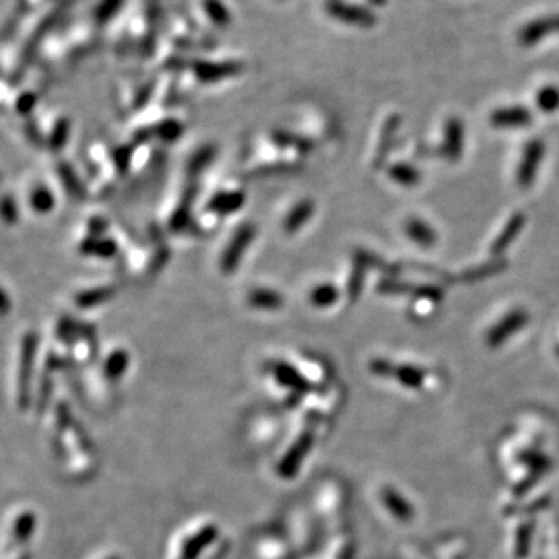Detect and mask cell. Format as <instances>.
I'll use <instances>...</instances> for the list:
<instances>
[{
  "instance_id": "19",
  "label": "cell",
  "mask_w": 559,
  "mask_h": 559,
  "mask_svg": "<svg viewBox=\"0 0 559 559\" xmlns=\"http://www.w3.org/2000/svg\"><path fill=\"white\" fill-rule=\"evenodd\" d=\"M339 292L333 284H319L310 292V302L317 308H328L338 302Z\"/></svg>"
},
{
  "instance_id": "34",
  "label": "cell",
  "mask_w": 559,
  "mask_h": 559,
  "mask_svg": "<svg viewBox=\"0 0 559 559\" xmlns=\"http://www.w3.org/2000/svg\"><path fill=\"white\" fill-rule=\"evenodd\" d=\"M89 227H90V233H92V236H95V235H102V233L106 230L107 224H106V221H104V219H102V218H95V219H92V221H90Z\"/></svg>"
},
{
  "instance_id": "1",
  "label": "cell",
  "mask_w": 559,
  "mask_h": 559,
  "mask_svg": "<svg viewBox=\"0 0 559 559\" xmlns=\"http://www.w3.org/2000/svg\"><path fill=\"white\" fill-rule=\"evenodd\" d=\"M36 347L38 339L36 334L28 333L22 339V348H20V362H19V376H18V404L19 407L27 408L30 403V381L32 371L36 356Z\"/></svg>"
},
{
  "instance_id": "14",
  "label": "cell",
  "mask_w": 559,
  "mask_h": 559,
  "mask_svg": "<svg viewBox=\"0 0 559 559\" xmlns=\"http://www.w3.org/2000/svg\"><path fill=\"white\" fill-rule=\"evenodd\" d=\"M202 4V10L205 13L207 19L210 20L213 25L219 28H226L232 24V14L230 10L227 8V5L222 0H200Z\"/></svg>"
},
{
  "instance_id": "29",
  "label": "cell",
  "mask_w": 559,
  "mask_h": 559,
  "mask_svg": "<svg viewBox=\"0 0 559 559\" xmlns=\"http://www.w3.org/2000/svg\"><path fill=\"white\" fill-rule=\"evenodd\" d=\"M117 252V242L109 238H97V246H95V254L97 256L102 258H111L116 255Z\"/></svg>"
},
{
  "instance_id": "16",
  "label": "cell",
  "mask_w": 559,
  "mask_h": 559,
  "mask_svg": "<svg viewBox=\"0 0 559 559\" xmlns=\"http://www.w3.org/2000/svg\"><path fill=\"white\" fill-rule=\"evenodd\" d=\"M113 292L116 291H113V288H111V286H102V288L85 289L75 297V303L80 308H93V306L103 305L104 302H107V300H111Z\"/></svg>"
},
{
  "instance_id": "28",
  "label": "cell",
  "mask_w": 559,
  "mask_h": 559,
  "mask_svg": "<svg viewBox=\"0 0 559 559\" xmlns=\"http://www.w3.org/2000/svg\"><path fill=\"white\" fill-rule=\"evenodd\" d=\"M539 106L544 111L551 112L559 106V92L555 89H546L539 95Z\"/></svg>"
},
{
  "instance_id": "27",
  "label": "cell",
  "mask_w": 559,
  "mask_h": 559,
  "mask_svg": "<svg viewBox=\"0 0 559 559\" xmlns=\"http://www.w3.org/2000/svg\"><path fill=\"white\" fill-rule=\"evenodd\" d=\"M213 154H214V148H212V146L202 148L199 153H196L195 156H193L191 163H190V170L191 171H200L202 168H205L207 165L212 162Z\"/></svg>"
},
{
  "instance_id": "2",
  "label": "cell",
  "mask_w": 559,
  "mask_h": 559,
  "mask_svg": "<svg viewBox=\"0 0 559 559\" xmlns=\"http://www.w3.org/2000/svg\"><path fill=\"white\" fill-rule=\"evenodd\" d=\"M256 235V228L254 224H242L238 230L235 232L233 238L228 242L224 252H222L219 266L222 274L230 275L232 272L240 266L242 255L246 254V249L252 244V241Z\"/></svg>"
},
{
  "instance_id": "7",
  "label": "cell",
  "mask_w": 559,
  "mask_h": 559,
  "mask_svg": "<svg viewBox=\"0 0 559 559\" xmlns=\"http://www.w3.org/2000/svg\"><path fill=\"white\" fill-rule=\"evenodd\" d=\"M246 202V196L242 191H219L210 198L209 200V210L212 213L222 214V216H227V214H232L238 212L242 205Z\"/></svg>"
},
{
  "instance_id": "9",
  "label": "cell",
  "mask_w": 559,
  "mask_h": 559,
  "mask_svg": "<svg viewBox=\"0 0 559 559\" xmlns=\"http://www.w3.org/2000/svg\"><path fill=\"white\" fill-rule=\"evenodd\" d=\"M544 154V146L541 142H532L527 146L524 160L519 168V182L520 185H530L536 176V171L539 168Z\"/></svg>"
},
{
  "instance_id": "24",
  "label": "cell",
  "mask_w": 559,
  "mask_h": 559,
  "mask_svg": "<svg viewBox=\"0 0 559 559\" xmlns=\"http://www.w3.org/2000/svg\"><path fill=\"white\" fill-rule=\"evenodd\" d=\"M182 134V126L177 120H167L157 127V137L167 142H174Z\"/></svg>"
},
{
  "instance_id": "21",
  "label": "cell",
  "mask_w": 559,
  "mask_h": 559,
  "mask_svg": "<svg viewBox=\"0 0 559 559\" xmlns=\"http://www.w3.org/2000/svg\"><path fill=\"white\" fill-rule=\"evenodd\" d=\"M69 134H70L69 120L67 118H61L58 123L55 125L52 134H50V139H48L50 148H52L53 151H60V149L67 143Z\"/></svg>"
},
{
  "instance_id": "15",
  "label": "cell",
  "mask_w": 559,
  "mask_h": 559,
  "mask_svg": "<svg viewBox=\"0 0 559 559\" xmlns=\"http://www.w3.org/2000/svg\"><path fill=\"white\" fill-rule=\"evenodd\" d=\"M274 373L280 382L284 384L286 387H291L294 390L308 392L311 389V385L308 384L306 379L302 375H298L296 368H292L288 364H275Z\"/></svg>"
},
{
  "instance_id": "18",
  "label": "cell",
  "mask_w": 559,
  "mask_h": 559,
  "mask_svg": "<svg viewBox=\"0 0 559 559\" xmlns=\"http://www.w3.org/2000/svg\"><path fill=\"white\" fill-rule=\"evenodd\" d=\"M30 204L36 213L46 214V213H50L53 210L55 196H53V193L47 188V186L39 185V186H36L32 193Z\"/></svg>"
},
{
  "instance_id": "20",
  "label": "cell",
  "mask_w": 559,
  "mask_h": 559,
  "mask_svg": "<svg viewBox=\"0 0 559 559\" xmlns=\"http://www.w3.org/2000/svg\"><path fill=\"white\" fill-rule=\"evenodd\" d=\"M446 153L450 157H458L462 153V142H463V131L462 125H458L457 121H453L448 126V135H446Z\"/></svg>"
},
{
  "instance_id": "8",
  "label": "cell",
  "mask_w": 559,
  "mask_h": 559,
  "mask_svg": "<svg viewBox=\"0 0 559 559\" xmlns=\"http://www.w3.org/2000/svg\"><path fill=\"white\" fill-rule=\"evenodd\" d=\"M381 500L393 516L399 520H410L413 518V506L403 494L392 486H385L381 491Z\"/></svg>"
},
{
  "instance_id": "23",
  "label": "cell",
  "mask_w": 559,
  "mask_h": 559,
  "mask_svg": "<svg viewBox=\"0 0 559 559\" xmlns=\"http://www.w3.org/2000/svg\"><path fill=\"white\" fill-rule=\"evenodd\" d=\"M127 365V354L125 351H116V353L109 356V359L106 362V373L109 378H117L121 373L126 370Z\"/></svg>"
},
{
  "instance_id": "26",
  "label": "cell",
  "mask_w": 559,
  "mask_h": 559,
  "mask_svg": "<svg viewBox=\"0 0 559 559\" xmlns=\"http://www.w3.org/2000/svg\"><path fill=\"white\" fill-rule=\"evenodd\" d=\"M60 176H61V181H64V184L67 185V190L71 193V195H75V196L83 195V186L69 165H61Z\"/></svg>"
},
{
  "instance_id": "17",
  "label": "cell",
  "mask_w": 559,
  "mask_h": 559,
  "mask_svg": "<svg viewBox=\"0 0 559 559\" xmlns=\"http://www.w3.org/2000/svg\"><path fill=\"white\" fill-rule=\"evenodd\" d=\"M406 232L408 238L418 242L420 246H432L435 242V233L431 227H429L425 221L412 219L407 222Z\"/></svg>"
},
{
  "instance_id": "10",
  "label": "cell",
  "mask_w": 559,
  "mask_h": 559,
  "mask_svg": "<svg viewBox=\"0 0 559 559\" xmlns=\"http://www.w3.org/2000/svg\"><path fill=\"white\" fill-rule=\"evenodd\" d=\"M218 536V528L214 525H207L199 533H196L182 548V553L179 559H198V556L202 553L204 548L212 544Z\"/></svg>"
},
{
  "instance_id": "31",
  "label": "cell",
  "mask_w": 559,
  "mask_h": 559,
  "mask_svg": "<svg viewBox=\"0 0 559 559\" xmlns=\"http://www.w3.org/2000/svg\"><path fill=\"white\" fill-rule=\"evenodd\" d=\"M530 537H532V532H530V527H522L519 534H518V542H516V555H518V556H525L527 555Z\"/></svg>"
},
{
  "instance_id": "13",
  "label": "cell",
  "mask_w": 559,
  "mask_h": 559,
  "mask_svg": "<svg viewBox=\"0 0 559 559\" xmlns=\"http://www.w3.org/2000/svg\"><path fill=\"white\" fill-rule=\"evenodd\" d=\"M247 302L254 308H258V310H269V311H275L278 308H282L284 303L282 294L268 288L254 289L247 296Z\"/></svg>"
},
{
  "instance_id": "12",
  "label": "cell",
  "mask_w": 559,
  "mask_h": 559,
  "mask_svg": "<svg viewBox=\"0 0 559 559\" xmlns=\"http://www.w3.org/2000/svg\"><path fill=\"white\" fill-rule=\"evenodd\" d=\"M530 113L522 107H511V109L496 111L491 118L496 127H522L530 123Z\"/></svg>"
},
{
  "instance_id": "25",
  "label": "cell",
  "mask_w": 559,
  "mask_h": 559,
  "mask_svg": "<svg viewBox=\"0 0 559 559\" xmlns=\"http://www.w3.org/2000/svg\"><path fill=\"white\" fill-rule=\"evenodd\" d=\"M390 176L395 179L396 182L404 185H413L420 179L418 171L412 167H406V165H399L390 171Z\"/></svg>"
},
{
  "instance_id": "6",
  "label": "cell",
  "mask_w": 559,
  "mask_h": 559,
  "mask_svg": "<svg viewBox=\"0 0 559 559\" xmlns=\"http://www.w3.org/2000/svg\"><path fill=\"white\" fill-rule=\"evenodd\" d=\"M527 324V314L524 311H514L511 314L505 315L499 324L494 326L488 334V343L491 347H497L500 343H504L511 334Z\"/></svg>"
},
{
  "instance_id": "5",
  "label": "cell",
  "mask_w": 559,
  "mask_h": 559,
  "mask_svg": "<svg viewBox=\"0 0 559 559\" xmlns=\"http://www.w3.org/2000/svg\"><path fill=\"white\" fill-rule=\"evenodd\" d=\"M312 441H314V432L311 429H306V431L300 434L297 441L292 444L291 449L288 450V454L283 457L282 463H280V476L286 478L296 476L297 469L303 462V458L306 457L308 453H310Z\"/></svg>"
},
{
  "instance_id": "3",
  "label": "cell",
  "mask_w": 559,
  "mask_h": 559,
  "mask_svg": "<svg viewBox=\"0 0 559 559\" xmlns=\"http://www.w3.org/2000/svg\"><path fill=\"white\" fill-rule=\"evenodd\" d=\"M191 69L199 81L218 83L241 74L244 66L240 61H195Z\"/></svg>"
},
{
  "instance_id": "30",
  "label": "cell",
  "mask_w": 559,
  "mask_h": 559,
  "mask_svg": "<svg viewBox=\"0 0 559 559\" xmlns=\"http://www.w3.org/2000/svg\"><path fill=\"white\" fill-rule=\"evenodd\" d=\"M34 527V518L32 514H24L22 518L18 520L16 525V534L20 541H27L28 536L33 532Z\"/></svg>"
},
{
  "instance_id": "4",
  "label": "cell",
  "mask_w": 559,
  "mask_h": 559,
  "mask_svg": "<svg viewBox=\"0 0 559 559\" xmlns=\"http://www.w3.org/2000/svg\"><path fill=\"white\" fill-rule=\"evenodd\" d=\"M371 371L379 376H392L399 381L404 387H410V389H420L422 382L426 379V371L412 367V365H401L395 367L387 361H373L371 362Z\"/></svg>"
},
{
  "instance_id": "11",
  "label": "cell",
  "mask_w": 559,
  "mask_h": 559,
  "mask_svg": "<svg viewBox=\"0 0 559 559\" xmlns=\"http://www.w3.org/2000/svg\"><path fill=\"white\" fill-rule=\"evenodd\" d=\"M312 214H314V202L310 199H305L297 205H294V209L288 213V216H286L283 221L284 232L296 233L311 219Z\"/></svg>"
},
{
  "instance_id": "35",
  "label": "cell",
  "mask_w": 559,
  "mask_h": 559,
  "mask_svg": "<svg viewBox=\"0 0 559 559\" xmlns=\"http://www.w3.org/2000/svg\"><path fill=\"white\" fill-rule=\"evenodd\" d=\"M558 356H559V350H558Z\"/></svg>"
},
{
  "instance_id": "32",
  "label": "cell",
  "mask_w": 559,
  "mask_h": 559,
  "mask_svg": "<svg viewBox=\"0 0 559 559\" xmlns=\"http://www.w3.org/2000/svg\"><path fill=\"white\" fill-rule=\"evenodd\" d=\"M2 210H4V218L6 222H14L18 218V209H16V202L10 198V196H5L4 198V202H2Z\"/></svg>"
},
{
  "instance_id": "22",
  "label": "cell",
  "mask_w": 559,
  "mask_h": 559,
  "mask_svg": "<svg viewBox=\"0 0 559 559\" xmlns=\"http://www.w3.org/2000/svg\"><path fill=\"white\" fill-rule=\"evenodd\" d=\"M125 0H102L95 8V19L102 24L109 22L111 19L117 16Z\"/></svg>"
},
{
  "instance_id": "33",
  "label": "cell",
  "mask_w": 559,
  "mask_h": 559,
  "mask_svg": "<svg viewBox=\"0 0 559 559\" xmlns=\"http://www.w3.org/2000/svg\"><path fill=\"white\" fill-rule=\"evenodd\" d=\"M36 103V97L32 95V93H24V95H20L18 99V111L19 113H28V111H32V107Z\"/></svg>"
}]
</instances>
